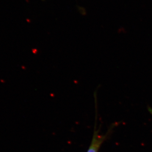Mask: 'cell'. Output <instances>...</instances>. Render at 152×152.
<instances>
[{
  "mask_svg": "<svg viewBox=\"0 0 152 152\" xmlns=\"http://www.w3.org/2000/svg\"><path fill=\"white\" fill-rule=\"evenodd\" d=\"M106 135H101L95 132L87 152H98L100 147L106 138Z\"/></svg>",
  "mask_w": 152,
  "mask_h": 152,
  "instance_id": "cell-1",
  "label": "cell"
}]
</instances>
